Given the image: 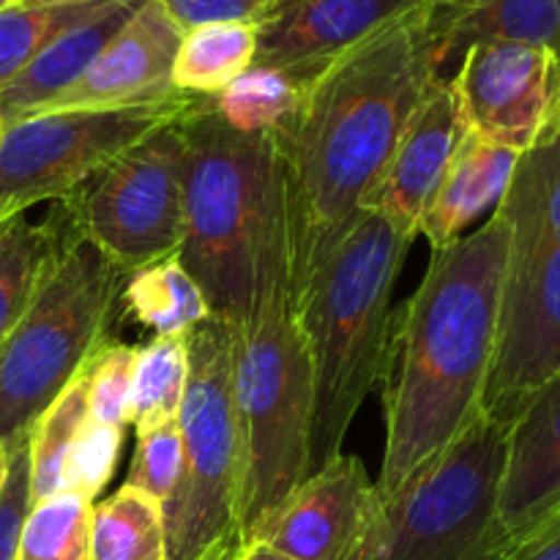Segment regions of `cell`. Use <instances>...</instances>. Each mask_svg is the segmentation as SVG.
<instances>
[{"label": "cell", "instance_id": "obj_12", "mask_svg": "<svg viewBox=\"0 0 560 560\" xmlns=\"http://www.w3.org/2000/svg\"><path fill=\"white\" fill-rule=\"evenodd\" d=\"M560 375V244L506 271L481 413L512 424L525 399Z\"/></svg>", "mask_w": 560, "mask_h": 560}, {"label": "cell", "instance_id": "obj_39", "mask_svg": "<svg viewBox=\"0 0 560 560\" xmlns=\"http://www.w3.org/2000/svg\"><path fill=\"white\" fill-rule=\"evenodd\" d=\"M58 3H91V0H20V5H58Z\"/></svg>", "mask_w": 560, "mask_h": 560}, {"label": "cell", "instance_id": "obj_13", "mask_svg": "<svg viewBox=\"0 0 560 560\" xmlns=\"http://www.w3.org/2000/svg\"><path fill=\"white\" fill-rule=\"evenodd\" d=\"M375 512V481L364 463L339 454L262 514L241 541H266L299 560H359Z\"/></svg>", "mask_w": 560, "mask_h": 560}, {"label": "cell", "instance_id": "obj_27", "mask_svg": "<svg viewBox=\"0 0 560 560\" xmlns=\"http://www.w3.org/2000/svg\"><path fill=\"white\" fill-rule=\"evenodd\" d=\"M88 421V377L85 366L74 381L49 402L38 416L27 438V459H31V501L38 503L63 492V470L77 435Z\"/></svg>", "mask_w": 560, "mask_h": 560}, {"label": "cell", "instance_id": "obj_22", "mask_svg": "<svg viewBox=\"0 0 560 560\" xmlns=\"http://www.w3.org/2000/svg\"><path fill=\"white\" fill-rule=\"evenodd\" d=\"M120 310L153 337H186L211 317L206 295L178 257H167L126 277Z\"/></svg>", "mask_w": 560, "mask_h": 560}, {"label": "cell", "instance_id": "obj_10", "mask_svg": "<svg viewBox=\"0 0 560 560\" xmlns=\"http://www.w3.org/2000/svg\"><path fill=\"white\" fill-rule=\"evenodd\" d=\"M200 96L124 109L42 113L0 131V224L31 206L63 200L159 126L180 120Z\"/></svg>", "mask_w": 560, "mask_h": 560}, {"label": "cell", "instance_id": "obj_1", "mask_svg": "<svg viewBox=\"0 0 560 560\" xmlns=\"http://www.w3.org/2000/svg\"><path fill=\"white\" fill-rule=\"evenodd\" d=\"M430 14L405 16L334 60L271 135L293 306L359 222L405 126L443 77Z\"/></svg>", "mask_w": 560, "mask_h": 560}, {"label": "cell", "instance_id": "obj_23", "mask_svg": "<svg viewBox=\"0 0 560 560\" xmlns=\"http://www.w3.org/2000/svg\"><path fill=\"white\" fill-rule=\"evenodd\" d=\"M60 224L49 213L42 224L16 217L0 224V345L36 299L58 257Z\"/></svg>", "mask_w": 560, "mask_h": 560}, {"label": "cell", "instance_id": "obj_33", "mask_svg": "<svg viewBox=\"0 0 560 560\" xmlns=\"http://www.w3.org/2000/svg\"><path fill=\"white\" fill-rule=\"evenodd\" d=\"M135 372V348L104 342L85 364L88 419L98 424L126 427V408Z\"/></svg>", "mask_w": 560, "mask_h": 560}, {"label": "cell", "instance_id": "obj_30", "mask_svg": "<svg viewBox=\"0 0 560 560\" xmlns=\"http://www.w3.org/2000/svg\"><path fill=\"white\" fill-rule=\"evenodd\" d=\"M301 91L304 88L282 71L252 66L233 85L213 96V107L244 135H273L295 109Z\"/></svg>", "mask_w": 560, "mask_h": 560}, {"label": "cell", "instance_id": "obj_17", "mask_svg": "<svg viewBox=\"0 0 560 560\" xmlns=\"http://www.w3.org/2000/svg\"><path fill=\"white\" fill-rule=\"evenodd\" d=\"M560 512V375L536 388L509 424L498 517L509 552Z\"/></svg>", "mask_w": 560, "mask_h": 560}, {"label": "cell", "instance_id": "obj_26", "mask_svg": "<svg viewBox=\"0 0 560 560\" xmlns=\"http://www.w3.org/2000/svg\"><path fill=\"white\" fill-rule=\"evenodd\" d=\"M189 375V345L186 337H153L135 348V372L126 408V424L135 430L178 419Z\"/></svg>", "mask_w": 560, "mask_h": 560}, {"label": "cell", "instance_id": "obj_16", "mask_svg": "<svg viewBox=\"0 0 560 560\" xmlns=\"http://www.w3.org/2000/svg\"><path fill=\"white\" fill-rule=\"evenodd\" d=\"M465 135L468 126L452 80L438 77L405 126L381 184L366 197L364 211L381 213L402 238L416 241L432 195L452 167Z\"/></svg>", "mask_w": 560, "mask_h": 560}, {"label": "cell", "instance_id": "obj_42", "mask_svg": "<svg viewBox=\"0 0 560 560\" xmlns=\"http://www.w3.org/2000/svg\"><path fill=\"white\" fill-rule=\"evenodd\" d=\"M0 131H3V126H0Z\"/></svg>", "mask_w": 560, "mask_h": 560}, {"label": "cell", "instance_id": "obj_19", "mask_svg": "<svg viewBox=\"0 0 560 560\" xmlns=\"http://www.w3.org/2000/svg\"><path fill=\"white\" fill-rule=\"evenodd\" d=\"M140 3L142 0H109L96 14L47 44L36 60L0 93V126L9 129L20 120L44 113L49 102H55L66 88L85 74L88 66L126 25Z\"/></svg>", "mask_w": 560, "mask_h": 560}, {"label": "cell", "instance_id": "obj_28", "mask_svg": "<svg viewBox=\"0 0 560 560\" xmlns=\"http://www.w3.org/2000/svg\"><path fill=\"white\" fill-rule=\"evenodd\" d=\"M109 0L58 5H14L0 11V93L36 60L60 33L96 14Z\"/></svg>", "mask_w": 560, "mask_h": 560}, {"label": "cell", "instance_id": "obj_21", "mask_svg": "<svg viewBox=\"0 0 560 560\" xmlns=\"http://www.w3.org/2000/svg\"><path fill=\"white\" fill-rule=\"evenodd\" d=\"M498 211L509 224V268L560 244V124L550 142L520 156Z\"/></svg>", "mask_w": 560, "mask_h": 560}, {"label": "cell", "instance_id": "obj_9", "mask_svg": "<svg viewBox=\"0 0 560 560\" xmlns=\"http://www.w3.org/2000/svg\"><path fill=\"white\" fill-rule=\"evenodd\" d=\"M184 131L159 126L69 197L52 213L71 238L102 252L126 277L167 257L184 241Z\"/></svg>", "mask_w": 560, "mask_h": 560}, {"label": "cell", "instance_id": "obj_40", "mask_svg": "<svg viewBox=\"0 0 560 560\" xmlns=\"http://www.w3.org/2000/svg\"><path fill=\"white\" fill-rule=\"evenodd\" d=\"M14 5H20V0H0V11L14 9Z\"/></svg>", "mask_w": 560, "mask_h": 560}, {"label": "cell", "instance_id": "obj_4", "mask_svg": "<svg viewBox=\"0 0 560 560\" xmlns=\"http://www.w3.org/2000/svg\"><path fill=\"white\" fill-rule=\"evenodd\" d=\"M413 241L364 211L295 301L312 361L310 476L342 454L366 394L381 383L394 288Z\"/></svg>", "mask_w": 560, "mask_h": 560}, {"label": "cell", "instance_id": "obj_8", "mask_svg": "<svg viewBox=\"0 0 560 560\" xmlns=\"http://www.w3.org/2000/svg\"><path fill=\"white\" fill-rule=\"evenodd\" d=\"M189 375L178 410L184 457L162 506L167 560H219L238 547L241 438L233 402V326L211 315L186 334Z\"/></svg>", "mask_w": 560, "mask_h": 560}, {"label": "cell", "instance_id": "obj_20", "mask_svg": "<svg viewBox=\"0 0 560 560\" xmlns=\"http://www.w3.org/2000/svg\"><path fill=\"white\" fill-rule=\"evenodd\" d=\"M430 22L441 74L481 42L534 44L560 60V0H435Z\"/></svg>", "mask_w": 560, "mask_h": 560}, {"label": "cell", "instance_id": "obj_36", "mask_svg": "<svg viewBox=\"0 0 560 560\" xmlns=\"http://www.w3.org/2000/svg\"><path fill=\"white\" fill-rule=\"evenodd\" d=\"M506 560H560V512L520 541Z\"/></svg>", "mask_w": 560, "mask_h": 560}, {"label": "cell", "instance_id": "obj_35", "mask_svg": "<svg viewBox=\"0 0 560 560\" xmlns=\"http://www.w3.org/2000/svg\"><path fill=\"white\" fill-rule=\"evenodd\" d=\"M180 31H195L217 22H244L257 25L273 0H159Z\"/></svg>", "mask_w": 560, "mask_h": 560}, {"label": "cell", "instance_id": "obj_37", "mask_svg": "<svg viewBox=\"0 0 560 560\" xmlns=\"http://www.w3.org/2000/svg\"><path fill=\"white\" fill-rule=\"evenodd\" d=\"M230 560H299L288 552L277 550V547L266 545V541H241L235 547V552L230 556Z\"/></svg>", "mask_w": 560, "mask_h": 560}, {"label": "cell", "instance_id": "obj_18", "mask_svg": "<svg viewBox=\"0 0 560 560\" xmlns=\"http://www.w3.org/2000/svg\"><path fill=\"white\" fill-rule=\"evenodd\" d=\"M517 162V151L468 131L454 153L452 167L432 195L419 235L430 241L432 249H443L468 235L481 217L490 219L501 208Z\"/></svg>", "mask_w": 560, "mask_h": 560}, {"label": "cell", "instance_id": "obj_32", "mask_svg": "<svg viewBox=\"0 0 560 560\" xmlns=\"http://www.w3.org/2000/svg\"><path fill=\"white\" fill-rule=\"evenodd\" d=\"M120 448H124V427L88 419L66 459L63 492H77L88 501H96L118 468Z\"/></svg>", "mask_w": 560, "mask_h": 560}, {"label": "cell", "instance_id": "obj_34", "mask_svg": "<svg viewBox=\"0 0 560 560\" xmlns=\"http://www.w3.org/2000/svg\"><path fill=\"white\" fill-rule=\"evenodd\" d=\"M31 503V459L27 441H20L9 448V476L0 492V560H16L22 523Z\"/></svg>", "mask_w": 560, "mask_h": 560}, {"label": "cell", "instance_id": "obj_31", "mask_svg": "<svg viewBox=\"0 0 560 560\" xmlns=\"http://www.w3.org/2000/svg\"><path fill=\"white\" fill-rule=\"evenodd\" d=\"M180 457H184V446H180L178 419L140 430L124 487L145 492L164 506L178 485Z\"/></svg>", "mask_w": 560, "mask_h": 560}, {"label": "cell", "instance_id": "obj_5", "mask_svg": "<svg viewBox=\"0 0 560 560\" xmlns=\"http://www.w3.org/2000/svg\"><path fill=\"white\" fill-rule=\"evenodd\" d=\"M233 402L241 438V541L310 476L312 361L290 301L288 249L268 262L249 320L233 326Z\"/></svg>", "mask_w": 560, "mask_h": 560}, {"label": "cell", "instance_id": "obj_2", "mask_svg": "<svg viewBox=\"0 0 560 560\" xmlns=\"http://www.w3.org/2000/svg\"><path fill=\"white\" fill-rule=\"evenodd\" d=\"M509 271L501 211L474 233L432 249L416 293L394 312L383 364L386 448L377 498L448 446L481 413Z\"/></svg>", "mask_w": 560, "mask_h": 560}, {"label": "cell", "instance_id": "obj_11", "mask_svg": "<svg viewBox=\"0 0 560 560\" xmlns=\"http://www.w3.org/2000/svg\"><path fill=\"white\" fill-rule=\"evenodd\" d=\"M457 63L448 80L470 135L520 156L552 140L560 124V60L552 49L481 42Z\"/></svg>", "mask_w": 560, "mask_h": 560}, {"label": "cell", "instance_id": "obj_3", "mask_svg": "<svg viewBox=\"0 0 560 560\" xmlns=\"http://www.w3.org/2000/svg\"><path fill=\"white\" fill-rule=\"evenodd\" d=\"M184 131V241L178 260L211 315L241 326L255 312L262 277L284 238L282 184L271 135H244L200 96Z\"/></svg>", "mask_w": 560, "mask_h": 560}, {"label": "cell", "instance_id": "obj_25", "mask_svg": "<svg viewBox=\"0 0 560 560\" xmlns=\"http://www.w3.org/2000/svg\"><path fill=\"white\" fill-rule=\"evenodd\" d=\"M88 560H167L162 503L131 487L93 503Z\"/></svg>", "mask_w": 560, "mask_h": 560}, {"label": "cell", "instance_id": "obj_29", "mask_svg": "<svg viewBox=\"0 0 560 560\" xmlns=\"http://www.w3.org/2000/svg\"><path fill=\"white\" fill-rule=\"evenodd\" d=\"M91 514L93 501L77 492H58L31 503L22 523L16 560H88Z\"/></svg>", "mask_w": 560, "mask_h": 560}, {"label": "cell", "instance_id": "obj_6", "mask_svg": "<svg viewBox=\"0 0 560 560\" xmlns=\"http://www.w3.org/2000/svg\"><path fill=\"white\" fill-rule=\"evenodd\" d=\"M60 233L63 241L47 279L0 345V443L5 448L31 438L38 416L107 342L120 306L126 273L91 244L71 238L63 224Z\"/></svg>", "mask_w": 560, "mask_h": 560}, {"label": "cell", "instance_id": "obj_7", "mask_svg": "<svg viewBox=\"0 0 560 560\" xmlns=\"http://www.w3.org/2000/svg\"><path fill=\"white\" fill-rule=\"evenodd\" d=\"M509 424L479 413L394 495L377 498L359 560H506L498 517Z\"/></svg>", "mask_w": 560, "mask_h": 560}, {"label": "cell", "instance_id": "obj_24", "mask_svg": "<svg viewBox=\"0 0 560 560\" xmlns=\"http://www.w3.org/2000/svg\"><path fill=\"white\" fill-rule=\"evenodd\" d=\"M257 33L244 22L186 31L173 63V88L189 96H219L255 66Z\"/></svg>", "mask_w": 560, "mask_h": 560}, {"label": "cell", "instance_id": "obj_14", "mask_svg": "<svg viewBox=\"0 0 560 560\" xmlns=\"http://www.w3.org/2000/svg\"><path fill=\"white\" fill-rule=\"evenodd\" d=\"M435 0H273L255 25V66L310 85L334 60Z\"/></svg>", "mask_w": 560, "mask_h": 560}, {"label": "cell", "instance_id": "obj_15", "mask_svg": "<svg viewBox=\"0 0 560 560\" xmlns=\"http://www.w3.org/2000/svg\"><path fill=\"white\" fill-rule=\"evenodd\" d=\"M180 38L184 31L164 5L159 0H142L85 74L49 102L44 113L124 109L178 96L173 88V63Z\"/></svg>", "mask_w": 560, "mask_h": 560}, {"label": "cell", "instance_id": "obj_41", "mask_svg": "<svg viewBox=\"0 0 560 560\" xmlns=\"http://www.w3.org/2000/svg\"><path fill=\"white\" fill-rule=\"evenodd\" d=\"M219 560H230V558H219Z\"/></svg>", "mask_w": 560, "mask_h": 560}, {"label": "cell", "instance_id": "obj_38", "mask_svg": "<svg viewBox=\"0 0 560 560\" xmlns=\"http://www.w3.org/2000/svg\"><path fill=\"white\" fill-rule=\"evenodd\" d=\"M5 476H9V448L0 443V492H3Z\"/></svg>", "mask_w": 560, "mask_h": 560}]
</instances>
